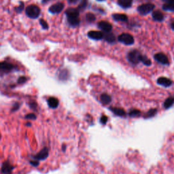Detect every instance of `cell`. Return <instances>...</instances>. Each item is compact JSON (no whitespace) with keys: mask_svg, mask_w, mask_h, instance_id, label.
<instances>
[{"mask_svg":"<svg viewBox=\"0 0 174 174\" xmlns=\"http://www.w3.org/2000/svg\"><path fill=\"white\" fill-rule=\"evenodd\" d=\"M66 14L70 25L73 26V27H76L80 24L78 9L69 8L66 10Z\"/></svg>","mask_w":174,"mask_h":174,"instance_id":"6da1fadb","label":"cell"},{"mask_svg":"<svg viewBox=\"0 0 174 174\" xmlns=\"http://www.w3.org/2000/svg\"><path fill=\"white\" fill-rule=\"evenodd\" d=\"M26 14L31 19H37L40 16V9L35 5H30L26 8Z\"/></svg>","mask_w":174,"mask_h":174,"instance_id":"7a4b0ae2","label":"cell"},{"mask_svg":"<svg viewBox=\"0 0 174 174\" xmlns=\"http://www.w3.org/2000/svg\"><path fill=\"white\" fill-rule=\"evenodd\" d=\"M20 104L19 103H15L14 105H13L12 108V111H14L18 110L20 108Z\"/></svg>","mask_w":174,"mask_h":174,"instance_id":"1f68e13d","label":"cell"},{"mask_svg":"<svg viewBox=\"0 0 174 174\" xmlns=\"http://www.w3.org/2000/svg\"><path fill=\"white\" fill-rule=\"evenodd\" d=\"M174 103V97H169L165 101L164 108L165 109H169L173 105Z\"/></svg>","mask_w":174,"mask_h":174,"instance_id":"44dd1931","label":"cell"},{"mask_svg":"<svg viewBox=\"0 0 174 174\" xmlns=\"http://www.w3.org/2000/svg\"><path fill=\"white\" fill-rule=\"evenodd\" d=\"M64 8V4L62 3H56L55 4H53L49 8V12L52 14H59L60 13L62 10Z\"/></svg>","mask_w":174,"mask_h":174,"instance_id":"52a82bcc","label":"cell"},{"mask_svg":"<svg viewBox=\"0 0 174 174\" xmlns=\"http://www.w3.org/2000/svg\"><path fill=\"white\" fill-rule=\"evenodd\" d=\"M30 164L33 165V167H38V166L39 165V164H40V163H39L38 160H31L30 161Z\"/></svg>","mask_w":174,"mask_h":174,"instance_id":"d590c367","label":"cell"},{"mask_svg":"<svg viewBox=\"0 0 174 174\" xmlns=\"http://www.w3.org/2000/svg\"><path fill=\"white\" fill-rule=\"evenodd\" d=\"M154 59L158 63H161L163 65H168L169 64V59L167 56L165 54L162 53H157L154 55Z\"/></svg>","mask_w":174,"mask_h":174,"instance_id":"ba28073f","label":"cell"},{"mask_svg":"<svg viewBox=\"0 0 174 174\" xmlns=\"http://www.w3.org/2000/svg\"><path fill=\"white\" fill-rule=\"evenodd\" d=\"M66 145H63V146H62V150H63V151H66Z\"/></svg>","mask_w":174,"mask_h":174,"instance_id":"f35d334b","label":"cell"},{"mask_svg":"<svg viewBox=\"0 0 174 174\" xmlns=\"http://www.w3.org/2000/svg\"><path fill=\"white\" fill-rule=\"evenodd\" d=\"M100 99H101V103H102L103 104L108 105L111 102V98L108 94H106V93H103V94L101 95Z\"/></svg>","mask_w":174,"mask_h":174,"instance_id":"ac0fdd59","label":"cell"},{"mask_svg":"<svg viewBox=\"0 0 174 174\" xmlns=\"http://www.w3.org/2000/svg\"><path fill=\"white\" fill-rule=\"evenodd\" d=\"M112 17L116 21L126 22L128 20V18H127V15L123 14H114L112 15Z\"/></svg>","mask_w":174,"mask_h":174,"instance_id":"e0dca14e","label":"cell"},{"mask_svg":"<svg viewBox=\"0 0 174 174\" xmlns=\"http://www.w3.org/2000/svg\"><path fill=\"white\" fill-rule=\"evenodd\" d=\"M59 100L56 97H51L48 99V104L50 108H56L59 105Z\"/></svg>","mask_w":174,"mask_h":174,"instance_id":"5bb4252c","label":"cell"},{"mask_svg":"<svg viewBox=\"0 0 174 174\" xmlns=\"http://www.w3.org/2000/svg\"><path fill=\"white\" fill-rule=\"evenodd\" d=\"M78 0H68V2H70V3H76Z\"/></svg>","mask_w":174,"mask_h":174,"instance_id":"74e56055","label":"cell"},{"mask_svg":"<svg viewBox=\"0 0 174 174\" xmlns=\"http://www.w3.org/2000/svg\"><path fill=\"white\" fill-rule=\"evenodd\" d=\"M155 6L152 4H142L137 8V11L142 15H146L154 9Z\"/></svg>","mask_w":174,"mask_h":174,"instance_id":"277c9868","label":"cell"},{"mask_svg":"<svg viewBox=\"0 0 174 174\" xmlns=\"http://www.w3.org/2000/svg\"><path fill=\"white\" fill-rule=\"evenodd\" d=\"M118 40L121 42L126 45H131L134 43V38L133 36L129 33H122L118 36Z\"/></svg>","mask_w":174,"mask_h":174,"instance_id":"5b68a950","label":"cell"},{"mask_svg":"<svg viewBox=\"0 0 174 174\" xmlns=\"http://www.w3.org/2000/svg\"><path fill=\"white\" fill-rule=\"evenodd\" d=\"M98 27L104 32H110L112 29V26L107 21H100L98 23Z\"/></svg>","mask_w":174,"mask_h":174,"instance_id":"9c48e42d","label":"cell"},{"mask_svg":"<svg viewBox=\"0 0 174 174\" xmlns=\"http://www.w3.org/2000/svg\"><path fill=\"white\" fill-rule=\"evenodd\" d=\"M141 56L142 54L138 50H133L129 53L128 55H127V59H128L129 61L133 65H137L140 62Z\"/></svg>","mask_w":174,"mask_h":174,"instance_id":"3957f363","label":"cell"},{"mask_svg":"<svg viewBox=\"0 0 174 174\" xmlns=\"http://www.w3.org/2000/svg\"><path fill=\"white\" fill-rule=\"evenodd\" d=\"M87 4H88V1H87V0H82V2H80V4H79L78 10H82L85 9L86 8H87Z\"/></svg>","mask_w":174,"mask_h":174,"instance_id":"83f0119b","label":"cell"},{"mask_svg":"<svg viewBox=\"0 0 174 174\" xmlns=\"http://www.w3.org/2000/svg\"><path fill=\"white\" fill-rule=\"evenodd\" d=\"M98 1H103V0H98Z\"/></svg>","mask_w":174,"mask_h":174,"instance_id":"b9f144b4","label":"cell"},{"mask_svg":"<svg viewBox=\"0 0 174 174\" xmlns=\"http://www.w3.org/2000/svg\"><path fill=\"white\" fill-rule=\"evenodd\" d=\"M40 25L42 26L43 29H47L48 28V23L46 22V20L43 19H40Z\"/></svg>","mask_w":174,"mask_h":174,"instance_id":"4dcf8cb0","label":"cell"},{"mask_svg":"<svg viewBox=\"0 0 174 174\" xmlns=\"http://www.w3.org/2000/svg\"><path fill=\"white\" fill-rule=\"evenodd\" d=\"M86 18H87V20L90 23L95 21L96 19L95 16L93 14H92V13H88V14H87V15H86Z\"/></svg>","mask_w":174,"mask_h":174,"instance_id":"4316f807","label":"cell"},{"mask_svg":"<svg viewBox=\"0 0 174 174\" xmlns=\"http://www.w3.org/2000/svg\"><path fill=\"white\" fill-rule=\"evenodd\" d=\"M163 10L166 11H172L174 12V3L173 4H166L163 6Z\"/></svg>","mask_w":174,"mask_h":174,"instance_id":"603a6c76","label":"cell"},{"mask_svg":"<svg viewBox=\"0 0 174 174\" xmlns=\"http://www.w3.org/2000/svg\"><path fill=\"white\" fill-rule=\"evenodd\" d=\"M14 68V66L8 62H1L0 63V72H9Z\"/></svg>","mask_w":174,"mask_h":174,"instance_id":"30bf717a","label":"cell"},{"mask_svg":"<svg viewBox=\"0 0 174 174\" xmlns=\"http://www.w3.org/2000/svg\"><path fill=\"white\" fill-rule=\"evenodd\" d=\"M157 112V109H151L145 115V118H151L153 117Z\"/></svg>","mask_w":174,"mask_h":174,"instance_id":"484cf974","label":"cell"},{"mask_svg":"<svg viewBox=\"0 0 174 174\" xmlns=\"http://www.w3.org/2000/svg\"><path fill=\"white\" fill-rule=\"evenodd\" d=\"M14 167L8 161H5L2 166L1 171L4 174H10Z\"/></svg>","mask_w":174,"mask_h":174,"instance_id":"8fae6325","label":"cell"},{"mask_svg":"<svg viewBox=\"0 0 174 174\" xmlns=\"http://www.w3.org/2000/svg\"><path fill=\"white\" fill-rule=\"evenodd\" d=\"M25 118L26 119H30V120H35L36 116H35V114H34L30 113V114H27V115L25 116Z\"/></svg>","mask_w":174,"mask_h":174,"instance_id":"f546056e","label":"cell"},{"mask_svg":"<svg viewBox=\"0 0 174 174\" xmlns=\"http://www.w3.org/2000/svg\"><path fill=\"white\" fill-rule=\"evenodd\" d=\"M140 61L142 62V63H144L145 66H150V65L152 64V62H151V61H150V59L148 58L146 56L142 55L141 59H140Z\"/></svg>","mask_w":174,"mask_h":174,"instance_id":"7402d4cb","label":"cell"},{"mask_svg":"<svg viewBox=\"0 0 174 174\" xmlns=\"http://www.w3.org/2000/svg\"><path fill=\"white\" fill-rule=\"evenodd\" d=\"M105 41H108V42L111 43L114 42L116 40V37L112 33L110 32H105L103 33V38Z\"/></svg>","mask_w":174,"mask_h":174,"instance_id":"2e32d148","label":"cell"},{"mask_svg":"<svg viewBox=\"0 0 174 174\" xmlns=\"http://www.w3.org/2000/svg\"><path fill=\"white\" fill-rule=\"evenodd\" d=\"M48 148H44L43 149H41L38 154H36L35 156H33V158L35 160H45L46 158L48 157Z\"/></svg>","mask_w":174,"mask_h":174,"instance_id":"8992f818","label":"cell"},{"mask_svg":"<svg viewBox=\"0 0 174 174\" xmlns=\"http://www.w3.org/2000/svg\"><path fill=\"white\" fill-rule=\"evenodd\" d=\"M27 126H29V127L32 126V123H27Z\"/></svg>","mask_w":174,"mask_h":174,"instance_id":"60d3db41","label":"cell"},{"mask_svg":"<svg viewBox=\"0 0 174 174\" xmlns=\"http://www.w3.org/2000/svg\"><path fill=\"white\" fill-rule=\"evenodd\" d=\"M157 83L158 84L163 86V87H169L172 85L173 82L171 81L170 79L167 78L160 77L158 78Z\"/></svg>","mask_w":174,"mask_h":174,"instance_id":"4fadbf2b","label":"cell"},{"mask_svg":"<svg viewBox=\"0 0 174 174\" xmlns=\"http://www.w3.org/2000/svg\"><path fill=\"white\" fill-rule=\"evenodd\" d=\"M171 28H172V29L174 30V22L171 23Z\"/></svg>","mask_w":174,"mask_h":174,"instance_id":"ab89813d","label":"cell"},{"mask_svg":"<svg viewBox=\"0 0 174 174\" xmlns=\"http://www.w3.org/2000/svg\"><path fill=\"white\" fill-rule=\"evenodd\" d=\"M152 18L153 19L157 20V21H162L164 19V15L160 10H156L152 13Z\"/></svg>","mask_w":174,"mask_h":174,"instance_id":"9a60e30c","label":"cell"},{"mask_svg":"<svg viewBox=\"0 0 174 174\" xmlns=\"http://www.w3.org/2000/svg\"><path fill=\"white\" fill-rule=\"evenodd\" d=\"M23 9H24V3H23V2H20V5L17 8H16L15 10H16L17 13H20L23 11Z\"/></svg>","mask_w":174,"mask_h":174,"instance_id":"f1b7e54d","label":"cell"},{"mask_svg":"<svg viewBox=\"0 0 174 174\" xmlns=\"http://www.w3.org/2000/svg\"><path fill=\"white\" fill-rule=\"evenodd\" d=\"M111 111L116 115L118 116H126V111H124L123 109L120 108H110Z\"/></svg>","mask_w":174,"mask_h":174,"instance_id":"d6986e66","label":"cell"},{"mask_svg":"<svg viewBox=\"0 0 174 174\" xmlns=\"http://www.w3.org/2000/svg\"><path fill=\"white\" fill-rule=\"evenodd\" d=\"M67 77H68V72L66 69H63L62 70V71L60 72V74H59V79L60 80H67Z\"/></svg>","mask_w":174,"mask_h":174,"instance_id":"d4e9b609","label":"cell"},{"mask_svg":"<svg viewBox=\"0 0 174 174\" xmlns=\"http://www.w3.org/2000/svg\"><path fill=\"white\" fill-rule=\"evenodd\" d=\"M119 6L124 8H127L131 7L133 3V0H118Z\"/></svg>","mask_w":174,"mask_h":174,"instance_id":"ffe728a7","label":"cell"},{"mask_svg":"<svg viewBox=\"0 0 174 174\" xmlns=\"http://www.w3.org/2000/svg\"><path fill=\"white\" fill-rule=\"evenodd\" d=\"M27 78L25 77V76H22V77H20L19 80H18V83L19 84H23V83H25L26 81H27Z\"/></svg>","mask_w":174,"mask_h":174,"instance_id":"d6a6232c","label":"cell"},{"mask_svg":"<svg viewBox=\"0 0 174 174\" xmlns=\"http://www.w3.org/2000/svg\"><path fill=\"white\" fill-rule=\"evenodd\" d=\"M129 116H132V117H136V116H140L141 114V111L138 110H136V109H132L129 111Z\"/></svg>","mask_w":174,"mask_h":174,"instance_id":"cb8c5ba5","label":"cell"},{"mask_svg":"<svg viewBox=\"0 0 174 174\" xmlns=\"http://www.w3.org/2000/svg\"><path fill=\"white\" fill-rule=\"evenodd\" d=\"M163 1L165 2L167 4H173V3H174V0H163Z\"/></svg>","mask_w":174,"mask_h":174,"instance_id":"8d00e7d4","label":"cell"},{"mask_svg":"<svg viewBox=\"0 0 174 174\" xmlns=\"http://www.w3.org/2000/svg\"><path fill=\"white\" fill-rule=\"evenodd\" d=\"M88 36L93 40H99L103 38V33L101 32H97V31H91V32L88 33Z\"/></svg>","mask_w":174,"mask_h":174,"instance_id":"7c38bea8","label":"cell"},{"mask_svg":"<svg viewBox=\"0 0 174 174\" xmlns=\"http://www.w3.org/2000/svg\"><path fill=\"white\" fill-rule=\"evenodd\" d=\"M107 121H108V117L106 116H103L102 117H101V119H100L101 123H102L103 124H106V123H107Z\"/></svg>","mask_w":174,"mask_h":174,"instance_id":"e575fe53","label":"cell"},{"mask_svg":"<svg viewBox=\"0 0 174 174\" xmlns=\"http://www.w3.org/2000/svg\"><path fill=\"white\" fill-rule=\"evenodd\" d=\"M29 105H30L31 108L33 109V110H37L38 105H37V103H36L35 102V101H32V102L29 103Z\"/></svg>","mask_w":174,"mask_h":174,"instance_id":"836d02e7","label":"cell"}]
</instances>
